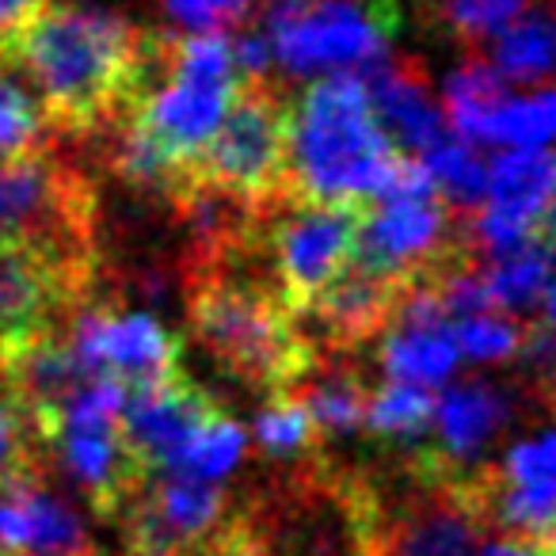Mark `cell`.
<instances>
[{
    "mask_svg": "<svg viewBox=\"0 0 556 556\" xmlns=\"http://www.w3.org/2000/svg\"><path fill=\"white\" fill-rule=\"evenodd\" d=\"M366 92H370L378 118H386L389 130L412 153H427L434 141L446 138L439 111H434V100L427 92L424 70L412 58H393L386 65L374 62L370 77H366Z\"/></svg>",
    "mask_w": 556,
    "mask_h": 556,
    "instance_id": "cell-15",
    "label": "cell"
},
{
    "mask_svg": "<svg viewBox=\"0 0 556 556\" xmlns=\"http://www.w3.org/2000/svg\"><path fill=\"white\" fill-rule=\"evenodd\" d=\"M54 126L47 123L39 100L12 77V70L0 62V164H16L27 156L47 153L58 146Z\"/></svg>",
    "mask_w": 556,
    "mask_h": 556,
    "instance_id": "cell-21",
    "label": "cell"
},
{
    "mask_svg": "<svg viewBox=\"0 0 556 556\" xmlns=\"http://www.w3.org/2000/svg\"><path fill=\"white\" fill-rule=\"evenodd\" d=\"M217 408L222 404L199 381H191L184 370H176L172 378L156 381V386L126 393L123 427L130 446L141 454V462L153 472H161V469H176L179 457L191 446V439L199 434V427Z\"/></svg>",
    "mask_w": 556,
    "mask_h": 556,
    "instance_id": "cell-13",
    "label": "cell"
},
{
    "mask_svg": "<svg viewBox=\"0 0 556 556\" xmlns=\"http://www.w3.org/2000/svg\"><path fill=\"white\" fill-rule=\"evenodd\" d=\"M431 419H434V396L427 393V386L389 378V386L370 389L363 427H370L378 439L408 442L416 434H424L431 427Z\"/></svg>",
    "mask_w": 556,
    "mask_h": 556,
    "instance_id": "cell-24",
    "label": "cell"
},
{
    "mask_svg": "<svg viewBox=\"0 0 556 556\" xmlns=\"http://www.w3.org/2000/svg\"><path fill=\"white\" fill-rule=\"evenodd\" d=\"M545 325L556 328V282L548 287V294H545Z\"/></svg>",
    "mask_w": 556,
    "mask_h": 556,
    "instance_id": "cell-35",
    "label": "cell"
},
{
    "mask_svg": "<svg viewBox=\"0 0 556 556\" xmlns=\"http://www.w3.org/2000/svg\"><path fill=\"white\" fill-rule=\"evenodd\" d=\"M70 348L88 374L118 381L126 393H138L184 370L179 340L164 332L161 320L126 309L115 298H100V290L73 317Z\"/></svg>",
    "mask_w": 556,
    "mask_h": 556,
    "instance_id": "cell-10",
    "label": "cell"
},
{
    "mask_svg": "<svg viewBox=\"0 0 556 556\" xmlns=\"http://www.w3.org/2000/svg\"><path fill=\"white\" fill-rule=\"evenodd\" d=\"M0 240L100 263L96 179L65 153L62 141L39 156L0 164Z\"/></svg>",
    "mask_w": 556,
    "mask_h": 556,
    "instance_id": "cell-7",
    "label": "cell"
},
{
    "mask_svg": "<svg viewBox=\"0 0 556 556\" xmlns=\"http://www.w3.org/2000/svg\"><path fill=\"white\" fill-rule=\"evenodd\" d=\"M54 465H27L0 477V553L100 556L85 518L50 480Z\"/></svg>",
    "mask_w": 556,
    "mask_h": 556,
    "instance_id": "cell-12",
    "label": "cell"
},
{
    "mask_svg": "<svg viewBox=\"0 0 556 556\" xmlns=\"http://www.w3.org/2000/svg\"><path fill=\"white\" fill-rule=\"evenodd\" d=\"M39 4L42 0H0V42L9 39V35H16L39 12Z\"/></svg>",
    "mask_w": 556,
    "mask_h": 556,
    "instance_id": "cell-32",
    "label": "cell"
},
{
    "mask_svg": "<svg viewBox=\"0 0 556 556\" xmlns=\"http://www.w3.org/2000/svg\"><path fill=\"white\" fill-rule=\"evenodd\" d=\"M100 287V263L24 240H0V378L70 332Z\"/></svg>",
    "mask_w": 556,
    "mask_h": 556,
    "instance_id": "cell-8",
    "label": "cell"
},
{
    "mask_svg": "<svg viewBox=\"0 0 556 556\" xmlns=\"http://www.w3.org/2000/svg\"><path fill=\"white\" fill-rule=\"evenodd\" d=\"M480 275H484L488 309H526L533 302H545L548 287L556 282V240L541 232L510 252L484 260Z\"/></svg>",
    "mask_w": 556,
    "mask_h": 556,
    "instance_id": "cell-18",
    "label": "cell"
},
{
    "mask_svg": "<svg viewBox=\"0 0 556 556\" xmlns=\"http://www.w3.org/2000/svg\"><path fill=\"white\" fill-rule=\"evenodd\" d=\"M370 202H313L278 194L255 206L252 248L294 317L355 263Z\"/></svg>",
    "mask_w": 556,
    "mask_h": 556,
    "instance_id": "cell-5",
    "label": "cell"
},
{
    "mask_svg": "<svg viewBox=\"0 0 556 556\" xmlns=\"http://www.w3.org/2000/svg\"><path fill=\"white\" fill-rule=\"evenodd\" d=\"M533 548H538V556H556V522L545 526L541 533H533V538H526Z\"/></svg>",
    "mask_w": 556,
    "mask_h": 556,
    "instance_id": "cell-34",
    "label": "cell"
},
{
    "mask_svg": "<svg viewBox=\"0 0 556 556\" xmlns=\"http://www.w3.org/2000/svg\"><path fill=\"white\" fill-rule=\"evenodd\" d=\"M507 100L503 96V73L480 54H469V62L450 77L446 85V111L450 123L462 138L484 141V126L492 111Z\"/></svg>",
    "mask_w": 556,
    "mask_h": 556,
    "instance_id": "cell-23",
    "label": "cell"
},
{
    "mask_svg": "<svg viewBox=\"0 0 556 556\" xmlns=\"http://www.w3.org/2000/svg\"><path fill=\"white\" fill-rule=\"evenodd\" d=\"M526 9H530V0H442L439 20L454 35L457 47L477 54L492 35L515 24Z\"/></svg>",
    "mask_w": 556,
    "mask_h": 556,
    "instance_id": "cell-28",
    "label": "cell"
},
{
    "mask_svg": "<svg viewBox=\"0 0 556 556\" xmlns=\"http://www.w3.org/2000/svg\"><path fill=\"white\" fill-rule=\"evenodd\" d=\"M556 206V156L541 149L503 153L488 168L484 202L469 214V237L484 260L541 237Z\"/></svg>",
    "mask_w": 556,
    "mask_h": 556,
    "instance_id": "cell-11",
    "label": "cell"
},
{
    "mask_svg": "<svg viewBox=\"0 0 556 556\" xmlns=\"http://www.w3.org/2000/svg\"><path fill=\"white\" fill-rule=\"evenodd\" d=\"M123 404L126 389L118 381L88 374L42 424L50 462L77 480L88 507L103 522H118V515L153 477V469L126 439Z\"/></svg>",
    "mask_w": 556,
    "mask_h": 556,
    "instance_id": "cell-4",
    "label": "cell"
},
{
    "mask_svg": "<svg viewBox=\"0 0 556 556\" xmlns=\"http://www.w3.org/2000/svg\"><path fill=\"white\" fill-rule=\"evenodd\" d=\"M401 149L381 126L358 73L313 80L290 108L287 194L313 202H374L393 184Z\"/></svg>",
    "mask_w": 556,
    "mask_h": 556,
    "instance_id": "cell-3",
    "label": "cell"
},
{
    "mask_svg": "<svg viewBox=\"0 0 556 556\" xmlns=\"http://www.w3.org/2000/svg\"><path fill=\"white\" fill-rule=\"evenodd\" d=\"M27 465H54L50 450L9 378H0V477Z\"/></svg>",
    "mask_w": 556,
    "mask_h": 556,
    "instance_id": "cell-29",
    "label": "cell"
},
{
    "mask_svg": "<svg viewBox=\"0 0 556 556\" xmlns=\"http://www.w3.org/2000/svg\"><path fill=\"white\" fill-rule=\"evenodd\" d=\"M454 340H457V351L477 358V363H503V358H518L526 328L515 325V320L495 317V313L488 309V313H469V317H462Z\"/></svg>",
    "mask_w": 556,
    "mask_h": 556,
    "instance_id": "cell-30",
    "label": "cell"
},
{
    "mask_svg": "<svg viewBox=\"0 0 556 556\" xmlns=\"http://www.w3.org/2000/svg\"><path fill=\"white\" fill-rule=\"evenodd\" d=\"M184 278L194 336L206 355L244 386L260 393L294 389L317 363V348L252 244L222 260L187 263Z\"/></svg>",
    "mask_w": 556,
    "mask_h": 556,
    "instance_id": "cell-2",
    "label": "cell"
},
{
    "mask_svg": "<svg viewBox=\"0 0 556 556\" xmlns=\"http://www.w3.org/2000/svg\"><path fill=\"white\" fill-rule=\"evenodd\" d=\"M495 70L510 80H545L556 73V0L548 9L530 12L515 20L510 27H503L495 39Z\"/></svg>",
    "mask_w": 556,
    "mask_h": 556,
    "instance_id": "cell-20",
    "label": "cell"
},
{
    "mask_svg": "<svg viewBox=\"0 0 556 556\" xmlns=\"http://www.w3.org/2000/svg\"><path fill=\"white\" fill-rule=\"evenodd\" d=\"M510 419V401L503 389L488 386V381H465V386L450 389L442 401H434V431H439V454L450 462H469L477 457L503 424Z\"/></svg>",
    "mask_w": 556,
    "mask_h": 556,
    "instance_id": "cell-16",
    "label": "cell"
},
{
    "mask_svg": "<svg viewBox=\"0 0 556 556\" xmlns=\"http://www.w3.org/2000/svg\"><path fill=\"white\" fill-rule=\"evenodd\" d=\"M290 108L294 96L270 73H240L229 111L202 146L191 176L248 206L287 194Z\"/></svg>",
    "mask_w": 556,
    "mask_h": 556,
    "instance_id": "cell-6",
    "label": "cell"
},
{
    "mask_svg": "<svg viewBox=\"0 0 556 556\" xmlns=\"http://www.w3.org/2000/svg\"><path fill=\"white\" fill-rule=\"evenodd\" d=\"M168 20L191 31H225V27H244L255 12V0H156Z\"/></svg>",
    "mask_w": 556,
    "mask_h": 556,
    "instance_id": "cell-31",
    "label": "cell"
},
{
    "mask_svg": "<svg viewBox=\"0 0 556 556\" xmlns=\"http://www.w3.org/2000/svg\"><path fill=\"white\" fill-rule=\"evenodd\" d=\"M255 442L270 457H317L325 431L298 389H278L267 393V408L255 416Z\"/></svg>",
    "mask_w": 556,
    "mask_h": 556,
    "instance_id": "cell-22",
    "label": "cell"
},
{
    "mask_svg": "<svg viewBox=\"0 0 556 556\" xmlns=\"http://www.w3.org/2000/svg\"><path fill=\"white\" fill-rule=\"evenodd\" d=\"M477 556H538V548H533L526 538H518V533H503L500 541L484 545Z\"/></svg>",
    "mask_w": 556,
    "mask_h": 556,
    "instance_id": "cell-33",
    "label": "cell"
},
{
    "mask_svg": "<svg viewBox=\"0 0 556 556\" xmlns=\"http://www.w3.org/2000/svg\"><path fill=\"white\" fill-rule=\"evenodd\" d=\"M294 389L309 404L325 434H348L363 427L370 386L358 363H351V355H317V363Z\"/></svg>",
    "mask_w": 556,
    "mask_h": 556,
    "instance_id": "cell-17",
    "label": "cell"
},
{
    "mask_svg": "<svg viewBox=\"0 0 556 556\" xmlns=\"http://www.w3.org/2000/svg\"><path fill=\"white\" fill-rule=\"evenodd\" d=\"M556 138V88L522 96V100H503L484 126V141L515 149H541Z\"/></svg>",
    "mask_w": 556,
    "mask_h": 556,
    "instance_id": "cell-26",
    "label": "cell"
},
{
    "mask_svg": "<svg viewBox=\"0 0 556 556\" xmlns=\"http://www.w3.org/2000/svg\"><path fill=\"white\" fill-rule=\"evenodd\" d=\"M270 50L294 73L374 65L401 27V0H267Z\"/></svg>",
    "mask_w": 556,
    "mask_h": 556,
    "instance_id": "cell-9",
    "label": "cell"
},
{
    "mask_svg": "<svg viewBox=\"0 0 556 556\" xmlns=\"http://www.w3.org/2000/svg\"><path fill=\"white\" fill-rule=\"evenodd\" d=\"M244 457V427L225 412V404L199 427V434L191 439L187 454L179 457V465L172 472H191L202 480H217Z\"/></svg>",
    "mask_w": 556,
    "mask_h": 556,
    "instance_id": "cell-27",
    "label": "cell"
},
{
    "mask_svg": "<svg viewBox=\"0 0 556 556\" xmlns=\"http://www.w3.org/2000/svg\"><path fill=\"white\" fill-rule=\"evenodd\" d=\"M462 351H457L454 332L446 320L439 325H408V320H393L381 332V366L389 378L412 381V386H439L450 378L457 366Z\"/></svg>",
    "mask_w": 556,
    "mask_h": 556,
    "instance_id": "cell-19",
    "label": "cell"
},
{
    "mask_svg": "<svg viewBox=\"0 0 556 556\" xmlns=\"http://www.w3.org/2000/svg\"><path fill=\"white\" fill-rule=\"evenodd\" d=\"M0 556H4V553H0Z\"/></svg>",
    "mask_w": 556,
    "mask_h": 556,
    "instance_id": "cell-36",
    "label": "cell"
},
{
    "mask_svg": "<svg viewBox=\"0 0 556 556\" xmlns=\"http://www.w3.org/2000/svg\"><path fill=\"white\" fill-rule=\"evenodd\" d=\"M492 530L533 538L556 522V431L510 446L500 465H484Z\"/></svg>",
    "mask_w": 556,
    "mask_h": 556,
    "instance_id": "cell-14",
    "label": "cell"
},
{
    "mask_svg": "<svg viewBox=\"0 0 556 556\" xmlns=\"http://www.w3.org/2000/svg\"><path fill=\"white\" fill-rule=\"evenodd\" d=\"M424 164L431 168L434 191L457 214H472V210L484 202V184H488V168L477 153H472L465 141H450L439 138L431 149L424 153Z\"/></svg>",
    "mask_w": 556,
    "mask_h": 556,
    "instance_id": "cell-25",
    "label": "cell"
},
{
    "mask_svg": "<svg viewBox=\"0 0 556 556\" xmlns=\"http://www.w3.org/2000/svg\"><path fill=\"white\" fill-rule=\"evenodd\" d=\"M153 54V31L126 16L42 0L16 35L0 42V62L24 73L58 138L88 141L130 111Z\"/></svg>",
    "mask_w": 556,
    "mask_h": 556,
    "instance_id": "cell-1",
    "label": "cell"
}]
</instances>
